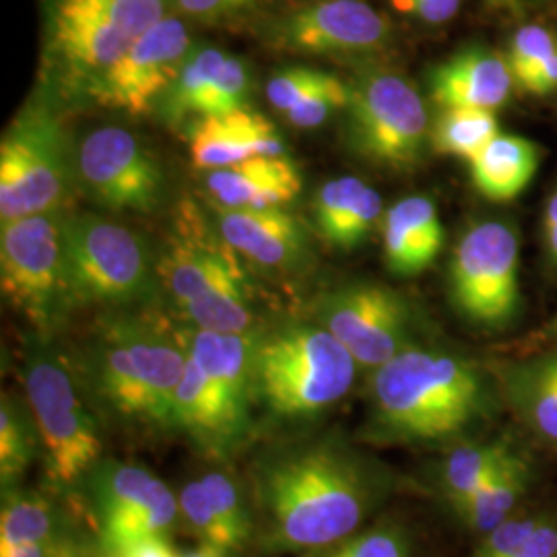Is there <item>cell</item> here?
I'll return each instance as SVG.
<instances>
[{"label": "cell", "mask_w": 557, "mask_h": 557, "mask_svg": "<svg viewBox=\"0 0 557 557\" xmlns=\"http://www.w3.org/2000/svg\"><path fill=\"white\" fill-rule=\"evenodd\" d=\"M384 492L382 475L337 438L277 448L252 471L260 543L269 552H320L358 533Z\"/></svg>", "instance_id": "obj_1"}, {"label": "cell", "mask_w": 557, "mask_h": 557, "mask_svg": "<svg viewBox=\"0 0 557 557\" xmlns=\"http://www.w3.org/2000/svg\"><path fill=\"white\" fill-rule=\"evenodd\" d=\"M370 398L368 432L384 444L455 442L494 411L492 391L471 359L423 345L374 370Z\"/></svg>", "instance_id": "obj_2"}, {"label": "cell", "mask_w": 557, "mask_h": 557, "mask_svg": "<svg viewBox=\"0 0 557 557\" xmlns=\"http://www.w3.org/2000/svg\"><path fill=\"white\" fill-rule=\"evenodd\" d=\"M184 366L182 335L137 317L103 320L87 356L96 397L122 421L149 428H174Z\"/></svg>", "instance_id": "obj_3"}, {"label": "cell", "mask_w": 557, "mask_h": 557, "mask_svg": "<svg viewBox=\"0 0 557 557\" xmlns=\"http://www.w3.org/2000/svg\"><path fill=\"white\" fill-rule=\"evenodd\" d=\"M158 277L174 306L197 329L255 333L250 281L238 252L184 202L158 262Z\"/></svg>", "instance_id": "obj_4"}, {"label": "cell", "mask_w": 557, "mask_h": 557, "mask_svg": "<svg viewBox=\"0 0 557 557\" xmlns=\"http://www.w3.org/2000/svg\"><path fill=\"white\" fill-rule=\"evenodd\" d=\"M358 361L319 322H289L259 335L255 398L278 419H308L349 395Z\"/></svg>", "instance_id": "obj_5"}, {"label": "cell", "mask_w": 557, "mask_h": 557, "mask_svg": "<svg viewBox=\"0 0 557 557\" xmlns=\"http://www.w3.org/2000/svg\"><path fill=\"white\" fill-rule=\"evenodd\" d=\"M23 379L48 475L60 485L89 478L103 453L98 423L71 372L41 337L27 354Z\"/></svg>", "instance_id": "obj_6"}, {"label": "cell", "mask_w": 557, "mask_h": 557, "mask_svg": "<svg viewBox=\"0 0 557 557\" xmlns=\"http://www.w3.org/2000/svg\"><path fill=\"white\" fill-rule=\"evenodd\" d=\"M0 287L41 338L50 335L73 306L64 260V220L40 213L2 221Z\"/></svg>", "instance_id": "obj_7"}, {"label": "cell", "mask_w": 557, "mask_h": 557, "mask_svg": "<svg viewBox=\"0 0 557 557\" xmlns=\"http://www.w3.org/2000/svg\"><path fill=\"white\" fill-rule=\"evenodd\" d=\"M71 163L64 131L48 103H27L0 143V220L59 211Z\"/></svg>", "instance_id": "obj_8"}, {"label": "cell", "mask_w": 557, "mask_h": 557, "mask_svg": "<svg viewBox=\"0 0 557 557\" xmlns=\"http://www.w3.org/2000/svg\"><path fill=\"white\" fill-rule=\"evenodd\" d=\"M64 260L73 304H131L153 289L156 271L145 242L94 213L64 220Z\"/></svg>", "instance_id": "obj_9"}, {"label": "cell", "mask_w": 557, "mask_h": 557, "mask_svg": "<svg viewBox=\"0 0 557 557\" xmlns=\"http://www.w3.org/2000/svg\"><path fill=\"white\" fill-rule=\"evenodd\" d=\"M347 140L361 160L407 170L430 140V120L416 85L393 71H368L349 85Z\"/></svg>", "instance_id": "obj_10"}, {"label": "cell", "mask_w": 557, "mask_h": 557, "mask_svg": "<svg viewBox=\"0 0 557 557\" xmlns=\"http://www.w3.org/2000/svg\"><path fill=\"white\" fill-rule=\"evenodd\" d=\"M450 298L458 312L485 329H502L517 317L518 238L499 221L471 227L457 246L450 269Z\"/></svg>", "instance_id": "obj_11"}, {"label": "cell", "mask_w": 557, "mask_h": 557, "mask_svg": "<svg viewBox=\"0 0 557 557\" xmlns=\"http://www.w3.org/2000/svg\"><path fill=\"white\" fill-rule=\"evenodd\" d=\"M314 319L345 345L359 368L372 372L418 345L409 301L380 283H349L324 294Z\"/></svg>", "instance_id": "obj_12"}, {"label": "cell", "mask_w": 557, "mask_h": 557, "mask_svg": "<svg viewBox=\"0 0 557 557\" xmlns=\"http://www.w3.org/2000/svg\"><path fill=\"white\" fill-rule=\"evenodd\" d=\"M94 515L103 554L145 537H168L180 515L174 492L151 471L100 460L89 473Z\"/></svg>", "instance_id": "obj_13"}, {"label": "cell", "mask_w": 557, "mask_h": 557, "mask_svg": "<svg viewBox=\"0 0 557 557\" xmlns=\"http://www.w3.org/2000/svg\"><path fill=\"white\" fill-rule=\"evenodd\" d=\"M195 44L186 20L170 13L128 46V50L87 87L101 108L133 116L147 112L153 101L178 79Z\"/></svg>", "instance_id": "obj_14"}, {"label": "cell", "mask_w": 557, "mask_h": 557, "mask_svg": "<svg viewBox=\"0 0 557 557\" xmlns=\"http://www.w3.org/2000/svg\"><path fill=\"white\" fill-rule=\"evenodd\" d=\"M77 176L87 195L110 211L149 213L165 193L156 156L120 126H103L81 140Z\"/></svg>", "instance_id": "obj_15"}, {"label": "cell", "mask_w": 557, "mask_h": 557, "mask_svg": "<svg viewBox=\"0 0 557 557\" xmlns=\"http://www.w3.org/2000/svg\"><path fill=\"white\" fill-rule=\"evenodd\" d=\"M135 38L110 0H52L48 7V59L85 89L128 50Z\"/></svg>", "instance_id": "obj_16"}, {"label": "cell", "mask_w": 557, "mask_h": 557, "mask_svg": "<svg viewBox=\"0 0 557 557\" xmlns=\"http://www.w3.org/2000/svg\"><path fill=\"white\" fill-rule=\"evenodd\" d=\"M277 48L314 57H356L384 48L391 23L363 0H312L271 27Z\"/></svg>", "instance_id": "obj_17"}, {"label": "cell", "mask_w": 557, "mask_h": 557, "mask_svg": "<svg viewBox=\"0 0 557 557\" xmlns=\"http://www.w3.org/2000/svg\"><path fill=\"white\" fill-rule=\"evenodd\" d=\"M255 395L202 370L186 354L174 403V428L211 457H230L250 436Z\"/></svg>", "instance_id": "obj_18"}, {"label": "cell", "mask_w": 557, "mask_h": 557, "mask_svg": "<svg viewBox=\"0 0 557 557\" xmlns=\"http://www.w3.org/2000/svg\"><path fill=\"white\" fill-rule=\"evenodd\" d=\"M250 87V69L239 57L211 46L195 48L165 91V114L172 122L223 116L246 108Z\"/></svg>", "instance_id": "obj_19"}, {"label": "cell", "mask_w": 557, "mask_h": 557, "mask_svg": "<svg viewBox=\"0 0 557 557\" xmlns=\"http://www.w3.org/2000/svg\"><path fill=\"white\" fill-rule=\"evenodd\" d=\"M287 149L277 128L259 112H236L202 119L190 133L193 163L213 172L252 158H285Z\"/></svg>", "instance_id": "obj_20"}, {"label": "cell", "mask_w": 557, "mask_h": 557, "mask_svg": "<svg viewBox=\"0 0 557 557\" xmlns=\"http://www.w3.org/2000/svg\"><path fill=\"white\" fill-rule=\"evenodd\" d=\"M512 73L508 62L492 50L469 48L430 73V96L442 110H498L510 98Z\"/></svg>", "instance_id": "obj_21"}, {"label": "cell", "mask_w": 557, "mask_h": 557, "mask_svg": "<svg viewBox=\"0 0 557 557\" xmlns=\"http://www.w3.org/2000/svg\"><path fill=\"white\" fill-rule=\"evenodd\" d=\"M218 230L238 255L262 269H289L304 250L298 220L281 207L221 209Z\"/></svg>", "instance_id": "obj_22"}, {"label": "cell", "mask_w": 557, "mask_h": 557, "mask_svg": "<svg viewBox=\"0 0 557 557\" xmlns=\"http://www.w3.org/2000/svg\"><path fill=\"white\" fill-rule=\"evenodd\" d=\"M499 380L520 425L557 453V345L504 366Z\"/></svg>", "instance_id": "obj_23"}, {"label": "cell", "mask_w": 557, "mask_h": 557, "mask_svg": "<svg viewBox=\"0 0 557 557\" xmlns=\"http://www.w3.org/2000/svg\"><path fill=\"white\" fill-rule=\"evenodd\" d=\"M207 190L221 209H271L296 199L301 174L285 158H252L207 172Z\"/></svg>", "instance_id": "obj_24"}, {"label": "cell", "mask_w": 557, "mask_h": 557, "mask_svg": "<svg viewBox=\"0 0 557 557\" xmlns=\"http://www.w3.org/2000/svg\"><path fill=\"white\" fill-rule=\"evenodd\" d=\"M384 262L397 277L423 273L444 246L436 205L428 197L398 200L382 218Z\"/></svg>", "instance_id": "obj_25"}, {"label": "cell", "mask_w": 557, "mask_h": 557, "mask_svg": "<svg viewBox=\"0 0 557 557\" xmlns=\"http://www.w3.org/2000/svg\"><path fill=\"white\" fill-rule=\"evenodd\" d=\"M533 475V458L517 446L510 457L467 498L455 504L453 510L467 529L485 535L515 515L520 499L531 490Z\"/></svg>", "instance_id": "obj_26"}, {"label": "cell", "mask_w": 557, "mask_h": 557, "mask_svg": "<svg viewBox=\"0 0 557 557\" xmlns=\"http://www.w3.org/2000/svg\"><path fill=\"white\" fill-rule=\"evenodd\" d=\"M471 163V180L490 200H512L535 176L537 147L515 135H498Z\"/></svg>", "instance_id": "obj_27"}, {"label": "cell", "mask_w": 557, "mask_h": 557, "mask_svg": "<svg viewBox=\"0 0 557 557\" xmlns=\"http://www.w3.org/2000/svg\"><path fill=\"white\" fill-rule=\"evenodd\" d=\"M517 446V440L502 436L453 448L440 469V487L450 508L490 478Z\"/></svg>", "instance_id": "obj_28"}, {"label": "cell", "mask_w": 557, "mask_h": 557, "mask_svg": "<svg viewBox=\"0 0 557 557\" xmlns=\"http://www.w3.org/2000/svg\"><path fill=\"white\" fill-rule=\"evenodd\" d=\"M60 535V518L54 504L36 492L4 490L0 510V547L21 543H54Z\"/></svg>", "instance_id": "obj_29"}, {"label": "cell", "mask_w": 557, "mask_h": 557, "mask_svg": "<svg viewBox=\"0 0 557 557\" xmlns=\"http://www.w3.org/2000/svg\"><path fill=\"white\" fill-rule=\"evenodd\" d=\"M498 135L494 112L478 108H446L430 128V143L440 156L471 161Z\"/></svg>", "instance_id": "obj_30"}, {"label": "cell", "mask_w": 557, "mask_h": 557, "mask_svg": "<svg viewBox=\"0 0 557 557\" xmlns=\"http://www.w3.org/2000/svg\"><path fill=\"white\" fill-rule=\"evenodd\" d=\"M38 432L34 421L25 418L13 398L2 397L0 405V481L2 490L13 487L25 469L29 467L36 446Z\"/></svg>", "instance_id": "obj_31"}, {"label": "cell", "mask_w": 557, "mask_h": 557, "mask_svg": "<svg viewBox=\"0 0 557 557\" xmlns=\"http://www.w3.org/2000/svg\"><path fill=\"white\" fill-rule=\"evenodd\" d=\"M200 483L211 499L221 527L225 529L230 549L238 552L252 539L255 522L236 481L223 471H207L200 478Z\"/></svg>", "instance_id": "obj_32"}, {"label": "cell", "mask_w": 557, "mask_h": 557, "mask_svg": "<svg viewBox=\"0 0 557 557\" xmlns=\"http://www.w3.org/2000/svg\"><path fill=\"white\" fill-rule=\"evenodd\" d=\"M310 557H413V552L407 531L384 522L374 529L354 533L326 549L312 552Z\"/></svg>", "instance_id": "obj_33"}, {"label": "cell", "mask_w": 557, "mask_h": 557, "mask_svg": "<svg viewBox=\"0 0 557 557\" xmlns=\"http://www.w3.org/2000/svg\"><path fill=\"white\" fill-rule=\"evenodd\" d=\"M349 103V85L335 75L324 73L322 79L310 89V94L285 112V119L296 128H317L331 119L337 110H345Z\"/></svg>", "instance_id": "obj_34"}, {"label": "cell", "mask_w": 557, "mask_h": 557, "mask_svg": "<svg viewBox=\"0 0 557 557\" xmlns=\"http://www.w3.org/2000/svg\"><path fill=\"white\" fill-rule=\"evenodd\" d=\"M366 186H368L366 182L354 176L331 180L324 186H320L312 209H314V223L322 238L326 242L333 238L338 225L363 195Z\"/></svg>", "instance_id": "obj_35"}, {"label": "cell", "mask_w": 557, "mask_h": 557, "mask_svg": "<svg viewBox=\"0 0 557 557\" xmlns=\"http://www.w3.org/2000/svg\"><path fill=\"white\" fill-rule=\"evenodd\" d=\"M178 502L180 515L184 518V522L202 543H211V545H218V547L232 552L225 529L221 527L220 518L215 515L211 499L207 496L200 479L188 481L182 487Z\"/></svg>", "instance_id": "obj_36"}, {"label": "cell", "mask_w": 557, "mask_h": 557, "mask_svg": "<svg viewBox=\"0 0 557 557\" xmlns=\"http://www.w3.org/2000/svg\"><path fill=\"white\" fill-rule=\"evenodd\" d=\"M556 41L552 34L539 25H527L518 29L517 36L512 38L508 66L512 73V79L517 83L524 77L529 71H533L541 62L556 54Z\"/></svg>", "instance_id": "obj_37"}, {"label": "cell", "mask_w": 557, "mask_h": 557, "mask_svg": "<svg viewBox=\"0 0 557 557\" xmlns=\"http://www.w3.org/2000/svg\"><path fill=\"white\" fill-rule=\"evenodd\" d=\"M543 515H527L515 512L494 527L490 533H485L473 557H515L524 543V539L531 535V531L539 524Z\"/></svg>", "instance_id": "obj_38"}, {"label": "cell", "mask_w": 557, "mask_h": 557, "mask_svg": "<svg viewBox=\"0 0 557 557\" xmlns=\"http://www.w3.org/2000/svg\"><path fill=\"white\" fill-rule=\"evenodd\" d=\"M322 75L324 73L317 71V69L289 66V69L281 71L269 79L267 89H264L267 100L277 112L285 114L310 94V89L322 79Z\"/></svg>", "instance_id": "obj_39"}, {"label": "cell", "mask_w": 557, "mask_h": 557, "mask_svg": "<svg viewBox=\"0 0 557 557\" xmlns=\"http://www.w3.org/2000/svg\"><path fill=\"white\" fill-rule=\"evenodd\" d=\"M172 13L186 21L215 23L232 20L259 7L264 0H170Z\"/></svg>", "instance_id": "obj_40"}, {"label": "cell", "mask_w": 557, "mask_h": 557, "mask_svg": "<svg viewBox=\"0 0 557 557\" xmlns=\"http://www.w3.org/2000/svg\"><path fill=\"white\" fill-rule=\"evenodd\" d=\"M398 9L430 25H442L453 20L462 0H395Z\"/></svg>", "instance_id": "obj_41"}, {"label": "cell", "mask_w": 557, "mask_h": 557, "mask_svg": "<svg viewBox=\"0 0 557 557\" xmlns=\"http://www.w3.org/2000/svg\"><path fill=\"white\" fill-rule=\"evenodd\" d=\"M515 557H557V518L543 515Z\"/></svg>", "instance_id": "obj_42"}, {"label": "cell", "mask_w": 557, "mask_h": 557, "mask_svg": "<svg viewBox=\"0 0 557 557\" xmlns=\"http://www.w3.org/2000/svg\"><path fill=\"white\" fill-rule=\"evenodd\" d=\"M518 87L531 96H545L557 87V52L517 81Z\"/></svg>", "instance_id": "obj_43"}, {"label": "cell", "mask_w": 557, "mask_h": 557, "mask_svg": "<svg viewBox=\"0 0 557 557\" xmlns=\"http://www.w3.org/2000/svg\"><path fill=\"white\" fill-rule=\"evenodd\" d=\"M106 557H180L174 545L168 537H145L133 541L114 552H108Z\"/></svg>", "instance_id": "obj_44"}, {"label": "cell", "mask_w": 557, "mask_h": 557, "mask_svg": "<svg viewBox=\"0 0 557 557\" xmlns=\"http://www.w3.org/2000/svg\"><path fill=\"white\" fill-rule=\"evenodd\" d=\"M69 541H54V543H21L0 547V557H57L60 549Z\"/></svg>", "instance_id": "obj_45"}, {"label": "cell", "mask_w": 557, "mask_h": 557, "mask_svg": "<svg viewBox=\"0 0 557 557\" xmlns=\"http://www.w3.org/2000/svg\"><path fill=\"white\" fill-rule=\"evenodd\" d=\"M531 349H545V347H556L557 345V314L554 319L549 320L535 337L531 338Z\"/></svg>", "instance_id": "obj_46"}, {"label": "cell", "mask_w": 557, "mask_h": 557, "mask_svg": "<svg viewBox=\"0 0 557 557\" xmlns=\"http://www.w3.org/2000/svg\"><path fill=\"white\" fill-rule=\"evenodd\" d=\"M180 557H232L230 556V552L227 549H223V547H218V545H211V543H202L199 545L197 549H193V552H188V554H184V556Z\"/></svg>", "instance_id": "obj_47"}, {"label": "cell", "mask_w": 557, "mask_h": 557, "mask_svg": "<svg viewBox=\"0 0 557 557\" xmlns=\"http://www.w3.org/2000/svg\"><path fill=\"white\" fill-rule=\"evenodd\" d=\"M57 557H94L87 549H81L77 545H73L71 541L60 549V554Z\"/></svg>", "instance_id": "obj_48"}, {"label": "cell", "mask_w": 557, "mask_h": 557, "mask_svg": "<svg viewBox=\"0 0 557 557\" xmlns=\"http://www.w3.org/2000/svg\"><path fill=\"white\" fill-rule=\"evenodd\" d=\"M545 227H557V193L547 205V215H545Z\"/></svg>", "instance_id": "obj_49"}, {"label": "cell", "mask_w": 557, "mask_h": 557, "mask_svg": "<svg viewBox=\"0 0 557 557\" xmlns=\"http://www.w3.org/2000/svg\"><path fill=\"white\" fill-rule=\"evenodd\" d=\"M547 244H549V252L557 260V227L547 230Z\"/></svg>", "instance_id": "obj_50"}, {"label": "cell", "mask_w": 557, "mask_h": 557, "mask_svg": "<svg viewBox=\"0 0 557 557\" xmlns=\"http://www.w3.org/2000/svg\"><path fill=\"white\" fill-rule=\"evenodd\" d=\"M487 2L494 7H512L517 0H487Z\"/></svg>", "instance_id": "obj_51"}]
</instances>
